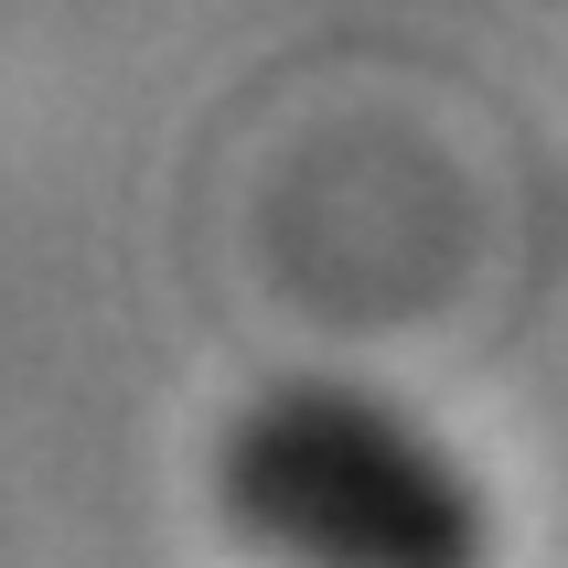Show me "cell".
Instances as JSON below:
<instances>
[{"mask_svg":"<svg viewBox=\"0 0 568 568\" xmlns=\"http://www.w3.org/2000/svg\"><path fill=\"white\" fill-rule=\"evenodd\" d=\"M215 505L236 537L333 568H462L483 547L473 473L365 386H268L215 450Z\"/></svg>","mask_w":568,"mask_h":568,"instance_id":"cell-1","label":"cell"}]
</instances>
